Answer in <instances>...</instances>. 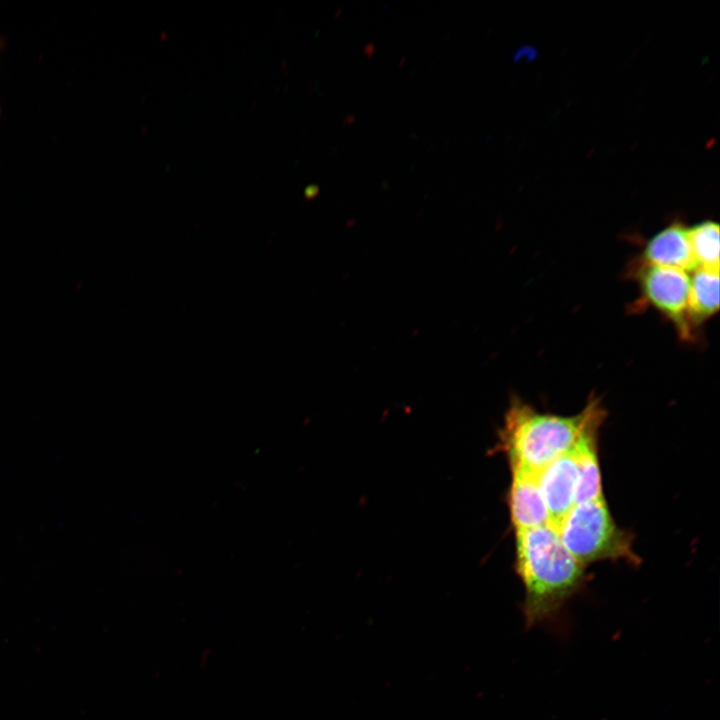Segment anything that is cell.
<instances>
[{
  "label": "cell",
  "instance_id": "cell-1",
  "mask_svg": "<svg viewBox=\"0 0 720 720\" xmlns=\"http://www.w3.org/2000/svg\"><path fill=\"white\" fill-rule=\"evenodd\" d=\"M516 569L525 588L528 627L553 619L585 578L583 565L551 524L516 532Z\"/></svg>",
  "mask_w": 720,
  "mask_h": 720
},
{
  "label": "cell",
  "instance_id": "cell-2",
  "mask_svg": "<svg viewBox=\"0 0 720 720\" xmlns=\"http://www.w3.org/2000/svg\"><path fill=\"white\" fill-rule=\"evenodd\" d=\"M605 410L592 396L573 416L540 413L520 399H513L500 431V446L511 468L538 474L560 456L573 451L584 436L599 430Z\"/></svg>",
  "mask_w": 720,
  "mask_h": 720
},
{
  "label": "cell",
  "instance_id": "cell-3",
  "mask_svg": "<svg viewBox=\"0 0 720 720\" xmlns=\"http://www.w3.org/2000/svg\"><path fill=\"white\" fill-rule=\"evenodd\" d=\"M556 529L564 546L583 566L602 560L639 562L632 537L617 526L604 498L575 504Z\"/></svg>",
  "mask_w": 720,
  "mask_h": 720
},
{
  "label": "cell",
  "instance_id": "cell-4",
  "mask_svg": "<svg viewBox=\"0 0 720 720\" xmlns=\"http://www.w3.org/2000/svg\"><path fill=\"white\" fill-rule=\"evenodd\" d=\"M631 272L644 302L673 323L681 339L693 338L688 320L689 272L639 261Z\"/></svg>",
  "mask_w": 720,
  "mask_h": 720
},
{
  "label": "cell",
  "instance_id": "cell-5",
  "mask_svg": "<svg viewBox=\"0 0 720 720\" xmlns=\"http://www.w3.org/2000/svg\"><path fill=\"white\" fill-rule=\"evenodd\" d=\"M550 524L557 526L575 505L578 461L575 449L564 454L537 474Z\"/></svg>",
  "mask_w": 720,
  "mask_h": 720
},
{
  "label": "cell",
  "instance_id": "cell-6",
  "mask_svg": "<svg viewBox=\"0 0 720 720\" xmlns=\"http://www.w3.org/2000/svg\"><path fill=\"white\" fill-rule=\"evenodd\" d=\"M511 470L512 481L508 504L511 522L516 532L550 524L537 474L520 468H511Z\"/></svg>",
  "mask_w": 720,
  "mask_h": 720
},
{
  "label": "cell",
  "instance_id": "cell-7",
  "mask_svg": "<svg viewBox=\"0 0 720 720\" xmlns=\"http://www.w3.org/2000/svg\"><path fill=\"white\" fill-rule=\"evenodd\" d=\"M638 261L687 272L695 270L697 265L689 242L688 228L681 223L665 227L648 240Z\"/></svg>",
  "mask_w": 720,
  "mask_h": 720
},
{
  "label": "cell",
  "instance_id": "cell-8",
  "mask_svg": "<svg viewBox=\"0 0 720 720\" xmlns=\"http://www.w3.org/2000/svg\"><path fill=\"white\" fill-rule=\"evenodd\" d=\"M690 275L688 320L692 330L719 309V270L697 267Z\"/></svg>",
  "mask_w": 720,
  "mask_h": 720
},
{
  "label": "cell",
  "instance_id": "cell-9",
  "mask_svg": "<svg viewBox=\"0 0 720 720\" xmlns=\"http://www.w3.org/2000/svg\"><path fill=\"white\" fill-rule=\"evenodd\" d=\"M598 431L588 433L575 448L578 461L575 504L604 498L597 456Z\"/></svg>",
  "mask_w": 720,
  "mask_h": 720
},
{
  "label": "cell",
  "instance_id": "cell-10",
  "mask_svg": "<svg viewBox=\"0 0 720 720\" xmlns=\"http://www.w3.org/2000/svg\"><path fill=\"white\" fill-rule=\"evenodd\" d=\"M719 225L704 221L688 228V237L697 267L719 270Z\"/></svg>",
  "mask_w": 720,
  "mask_h": 720
}]
</instances>
